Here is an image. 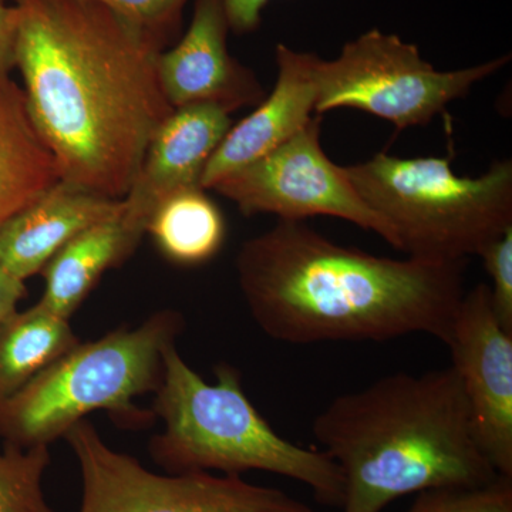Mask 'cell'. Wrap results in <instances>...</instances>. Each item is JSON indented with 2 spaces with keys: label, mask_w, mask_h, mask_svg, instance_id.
I'll use <instances>...</instances> for the list:
<instances>
[{
  "label": "cell",
  "mask_w": 512,
  "mask_h": 512,
  "mask_svg": "<svg viewBox=\"0 0 512 512\" xmlns=\"http://www.w3.org/2000/svg\"><path fill=\"white\" fill-rule=\"evenodd\" d=\"M15 69L60 180L123 200L174 109L158 79L167 49L99 3L16 0Z\"/></svg>",
  "instance_id": "6da1fadb"
},
{
  "label": "cell",
  "mask_w": 512,
  "mask_h": 512,
  "mask_svg": "<svg viewBox=\"0 0 512 512\" xmlns=\"http://www.w3.org/2000/svg\"><path fill=\"white\" fill-rule=\"evenodd\" d=\"M468 261L394 259L330 241L306 221L278 220L239 248L248 311L288 345L387 342L423 333L446 345Z\"/></svg>",
  "instance_id": "7a4b0ae2"
},
{
  "label": "cell",
  "mask_w": 512,
  "mask_h": 512,
  "mask_svg": "<svg viewBox=\"0 0 512 512\" xmlns=\"http://www.w3.org/2000/svg\"><path fill=\"white\" fill-rule=\"evenodd\" d=\"M312 434L342 473V512H383L404 495L498 477L451 366L392 373L340 394L315 417Z\"/></svg>",
  "instance_id": "3957f363"
},
{
  "label": "cell",
  "mask_w": 512,
  "mask_h": 512,
  "mask_svg": "<svg viewBox=\"0 0 512 512\" xmlns=\"http://www.w3.org/2000/svg\"><path fill=\"white\" fill-rule=\"evenodd\" d=\"M215 375V384L205 382L184 362L175 343L164 350L153 406L164 430L148 444L154 463L174 476L278 474L311 488L320 505L342 507L345 485L338 464L323 451L279 436L248 399L235 367L221 363Z\"/></svg>",
  "instance_id": "277c9868"
},
{
  "label": "cell",
  "mask_w": 512,
  "mask_h": 512,
  "mask_svg": "<svg viewBox=\"0 0 512 512\" xmlns=\"http://www.w3.org/2000/svg\"><path fill=\"white\" fill-rule=\"evenodd\" d=\"M180 312L164 309L136 329H116L47 366L18 392L0 399V439L22 448L49 446L87 414L107 412L126 429L156 419L134 399L156 392L163 355L183 333Z\"/></svg>",
  "instance_id": "5b68a950"
},
{
  "label": "cell",
  "mask_w": 512,
  "mask_h": 512,
  "mask_svg": "<svg viewBox=\"0 0 512 512\" xmlns=\"http://www.w3.org/2000/svg\"><path fill=\"white\" fill-rule=\"evenodd\" d=\"M451 157L379 153L345 173L387 222L397 251L433 262L468 261L512 228V160L478 177H458Z\"/></svg>",
  "instance_id": "8992f818"
},
{
  "label": "cell",
  "mask_w": 512,
  "mask_h": 512,
  "mask_svg": "<svg viewBox=\"0 0 512 512\" xmlns=\"http://www.w3.org/2000/svg\"><path fill=\"white\" fill-rule=\"evenodd\" d=\"M511 62L503 55L466 69L441 72L419 47L394 33L370 29L350 40L335 60L320 59L315 114L356 109L392 123L396 133L429 126L476 84Z\"/></svg>",
  "instance_id": "52a82bcc"
},
{
  "label": "cell",
  "mask_w": 512,
  "mask_h": 512,
  "mask_svg": "<svg viewBox=\"0 0 512 512\" xmlns=\"http://www.w3.org/2000/svg\"><path fill=\"white\" fill-rule=\"evenodd\" d=\"M82 476L79 512H315L279 488L212 473L157 474L107 446L89 421L63 437Z\"/></svg>",
  "instance_id": "ba28073f"
},
{
  "label": "cell",
  "mask_w": 512,
  "mask_h": 512,
  "mask_svg": "<svg viewBox=\"0 0 512 512\" xmlns=\"http://www.w3.org/2000/svg\"><path fill=\"white\" fill-rule=\"evenodd\" d=\"M322 116L255 163L218 181L211 190L234 202L245 217L271 214L282 221L332 217L375 232L397 249L393 229L363 201L345 168L320 144Z\"/></svg>",
  "instance_id": "9c48e42d"
},
{
  "label": "cell",
  "mask_w": 512,
  "mask_h": 512,
  "mask_svg": "<svg viewBox=\"0 0 512 512\" xmlns=\"http://www.w3.org/2000/svg\"><path fill=\"white\" fill-rule=\"evenodd\" d=\"M446 346L478 447L498 476L512 478V333L498 322L487 284L464 295Z\"/></svg>",
  "instance_id": "30bf717a"
},
{
  "label": "cell",
  "mask_w": 512,
  "mask_h": 512,
  "mask_svg": "<svg viewBox=\"0 0 512 512\" xmlns=\"http://www.w3.org/2000/svg\"><path fill=\"white\" fill-rule=\"evenodd\" d=\"M229 32L224 0H194L183 37L158 56V79L173 109L214 104L232 114L265 99L254 72L229 53Z\"/></svg>",
  "instance_id": "8fae6325"
},
{
  "label": "cell",
  "mask_w": 512,
  "mask_h": 512,
  "mask_svg": "<svg viewBox=\"0 0 512 512\" xmlns=\"http://www.w3.org/2000/svg\"><path fill=\"white\" fill-rule=\"evenodd\" d=\"M231 127V113L214 104L174 109L151 138L123 198L121 217L128 227L144 237L158 205L178 192L202 188L205 167Z\"/></svg>",
  "instance_id": "7c38bea8"
},
{
  "label": "cell",
  "mask_w": 512,
  "mask_h": 512,
  "mask_svg": "<svg viewBox=\"0 0 512 512\" xmlns=\"http://www.w3.org/2000/svg\"><path fill=\"white\" fill-rule=\"evenodd\" d=\"M275 60L278 74L274 89L256 104L254 113L232 124L222 138L202 175L204 190L272 153L316 116L320 57L278 43Z\"/></svg>",
  "instance_id": "4fadbf2b"
},
{
  "label": "cell",
  "mask_w": 512,
  "mask_h": 512,
  "mask_svg": "<svg viewBox=\"0 0 512 512\" xmlns=\"http://www.w3.org/2000/svg\"><path fill=\"white\" fill-rule=\"evenodd\" d=\"M123 200H111L67 181H57L0 227V264L20 281L46 265L87 228L114 217Z\"/></svg>",
  "instance_id": "5bb4252c"
},
{
  "label": "cell",
  "mask_w": 512,
  "mask_h": 512,
  "mask_svg": "<svg viewBox=\"0 0 512 512\" xmlns=\"http://www.w3.org/2000/svg\"><path fill=\"white\" fill-rule=\"evenodd\" d=\"M121 211L77 235L46 265L45 292L37 302L42 308L70 320L101 275L133 255L143 235L128 227Z\"/></svg>",
  "instance_id": "9a60e30c"
},
{
  "label": "cell",
  "mask_w": 512,
  "mask_h": 512,
  "mask_svg": "<svg viewBox=\"0 0 512 512\" xmlns=\"http://www.w3.org/2000/svg\"><path fill=\"white\" fill-rule=\"evenodd\" d=\"M60 181L22 87L0 82V227Z\"/></svg>",
  "instance_id": "2e32d148"
},
{
  "label": "cell",
  "mask_w": 512,
  "mask_h": 512,
  "mask_svg": "<svg viewBox=\"0 0 512 512\" xmlns=\"http://www.w3.org/2000/svg\"><path fill=\"white\" fill-rule=\"evenodd\" d=\"M80 340L69 320L36 303L0 325V399L18 392Z\"/></svg>",
  "instance_id": "e0dca14e"
},
{
  "label": "cell",
  "mask_w": 512,
  "mask_h": 512,
  "mask_svg": "<svg viewBox=\"0 0 512 512\" xmlns=\"http://www.w3.org/2000/svg\"><path fill=\"white\" fill-rule=\"evenodd\" d=\"M192 188L158 205L147 225V234L173 264L195 266L211 261L225 242L224 215L205 194Z\"/></svg>",
  "instance_id": "ac0fdd59"
},
{
  "label": "cell",
  "mask_w": 512,
  "mask_h": 512,
  "mask_svg": "<svg viewBox=\"0 0 512 512\" xmlns=\"http://www.w3.org/2000/svg\"><path fill=\"white\" fill-rule=\"evenodd\" d=\"M49 446H0V512H55L43 493Z\"/></svg>",
  "instance_id": "d6986e66"
},
{
  "label": "cell",
  "mask_w": 512,
  "mask_h": 512,
  "mask_svg": "<svg viewBox=\"0 0 512 512\" xmlns=\"http://www.w3.org/2000/svg\"><path fill=\"white\" fill-rule=\"evenodd\" d=\"M406 512H512V478L498 476L480 487L421 491Z\"/></svg>",
  "instance_id": "ffe728a7"
},
{
  "label": "cell",
  "mask_w": 512,
  "mask_h": 512,
  "mask_svg": "<svg viewBox=\"0 0 512 512\" xmlns=\"http://www.w3.org/2000/svg\"><path fill=\"white\" fill-rule=\"evenodd\" d=\"M99 3L153 36L165 47L180 33L183 13L190 0H84Z\"/></svg>",
  "instance_id": "44dd1931"
},
{
  "label": "cell",
  "mask_w": 512,
  "mask_h": 512,
  "mask_svg": "<svg viewBox=\"0 0 512 512\" xmlns=\"http://www.w3.org/2000/svg\"><path fill=\"white\" fill-rule=\"evenodd\" d=\"M477 256L491 279L488 288L495 316L512 333V228L485 245Z\"/></svg>",
  "instance_id": "7402d4cb"
},
{
  "label": "cell",
  "mask_w": 512,
  "mask_h": 512,
  "mask_svg": "<svg viewBox=\"0 0 512 512\" xmlns=\"http://www.w3.org/2000/svg\"><path fill=\"white\" fill-rule=\"evenodd\" d=\"M16 0H0V82L15 70Z\"/></svg>",
  "instance_id": "603a6c76"
},
{
  "label": "cell",
  "mask_w": 512,
  "mask_h": 512,
  "mask_svg": "<svg viewBox=\"0 0 512 512\" xmlns=\"http://www.w3.org/2000/svg\"><path fill=\"white\" fill-rule=\"evenodd\" d=\"M272 0H224L229 28L237 35L255 32L261 25L262 12Z\"/></svg>",
  "instance_id": "cb8c5ba5"
},
{
  "label": "cell",
  "mask_w": 512,
  "mask_h": 512,
  "mask_svg": "<svg viewBox=\"0 0 512 512\" xmlns=\"http://www.w3.org/2000/svg\"><path fill=\"white\" fill-rule=\"evenodd\" d=\"M28 295L26 282L20 281L0 264V325L18 311L19 302Z\"/></svg>",
  "instance_id": "d4e9b609"
}]
</instances>
